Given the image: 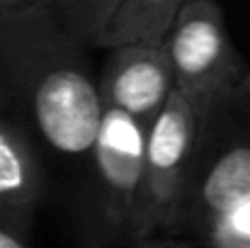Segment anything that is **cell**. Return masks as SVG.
<instances>
[{
	"label": "cell",
	"mask_w": 250,
	"mask_h": 248,
	"mask_svg": "<svg viewBox=\"0 0 250 248\" xmlns=\"http://www.w3.org/2000/svg\"><path fill=\"white\" fill-rule=\"evenodd\" d=\"M146 127L131 114L104 107L87 170V239L97 248L126 246L141 239L146 182Z\"/></svg>",
	"instance_id": "7a4b0ae2"
},
{
	"label": "cell",
	"mask_w": 250,
	"mask_h": 248,
	"mask_svg": "<svg viewBox=\"0 0 250 248\" xmlns=\"http://www.w3.org/2000/svg\"><path fill=\"white\" fill-rule=\"evenodd\" d=\"M194 0H119L100 39V49L122 44H166L180 12Z\"/></svg>",
	"instance_id": "52a82bcc"
},
{
	"label": "cell",
	"mask_w": 250,
	"mask_h": 248,
	"mask_svg": "<svg viewBox=\"0 0 250 248\" xmlns=\"http://www.w3.org/2000/svg\"><path fill=\"white\" fill-rule=\"evenodd\" d=\"M119 0H49L59 20L87 46L100 49L102 32Z\"/></svg>",
	"instance_id": "9c48e42d"
},
{
	"label": "cell",
	"mask_w": 250,
	"mask_h": 248,
	"mask_svg": "<svg viewBox=\"0 0 250 248\" xmlns=\"http://www.w3.org/2000/svg\"><path fill=\"white\" fill-rule=\"evenodd\" d=\"M87 46L46 2L0 15V90L42 151L87 165L104 117Z\"/></svg>",
	"instance_id": "6da1fadb"
},
{
	"label": "cell",
	"mask_w": 250,
	"mask_h": 248,
	"mask_svg": "<svg viewBox=\"0 0 250 248\" xmlns=\"http://www.w3.org/2000/svg\"><path fill=\"white\" fill-rule=\"evenodd\" d=\"M241 248H250V246H241Z\"/></svg>",
	"instance_id": "5bb4252c"
},
{
	"label": "cell",
	"mask_w": 250,
	"mask_h": 248,
	"mask_svg": "<svg viewBox=\"0 0 250 248\" xmlns=\"http://www.w3.org/2000/svg\"><path fill=\"white\" fill-rule=\"evenodd\" d=\"M163 46L175 68L177 90L207 114L246 78V64L229 37L224 10L216 0L189 2Z\"/></svg>",
	"instance_id": "277c9868"
},
{
	"label": "cell",
	"mask_w": 250,
	"mask_h": 248,
	"mask_svg": "<svg viewBox=\"0 0 250 248\" xmlns=\"http://www.w3.org/2000/svg\"><path fill=\"white\" fill-rule=\"evenodd\" d=\"M42 195V149L0 90V222L20 234H29Z\"/></svg>",
	"instance_id": "8992f818"
},
{
	"label": "cell",
	"mask_w": 250,
	"mask_h": 248,
	"mask_svg": "<svg viewBox=\"0 0 250 248\" xmlns=\"http://www.w3.org/2000/svg\"><path fill=\"white\" fill-rule=\"evenodd\" d=\"M175 88V68L163 44H122L107 49V61L100 71L104 107L122 110L148 129Z\"/></svg>",
	"instance_id": "5b68a950"
},
{
	"label": "cell",
	"mask_w": 250,
	"mask_h": 248,
	"mask_svg": "<svg viewBox=\"0 0 250 248\" xmlns=\"http://www.w3.org/2000/svg\"><path fill=\"white\" fill-rule=\"evenodd\" d=\"M0 248H29L27 236L0 222Z\"/></svg>",
	"instance_id": "8fae6325"
},
{
	"label": "cell",
	"mask_w": 250,
	"mask_h": 248,
	"mask_svg": "<svg viewBox=\"0 0 250 248\" xmlns=\"http://www.w3.org/2000/svg\"><path fill=\"white\" fill-rule=\"evenodd\" d=\"M122 248H192L189 244H182V241H175L170 236H146V239H139V241H131Z\"/></svg>",
	"instance_id": "30bf717a"
},
{
	"label": "cell",
	"mask_w": 250,
	"mask_h": 248,
	"mask_svg": "<svg viewBox=\"0 0 250 248\" xmlns=\"http://www.w3.org/2000/svg\"><path fill=\"white\" fill-rule=\"evenodd\" d=\"M10 7H20V5H32V2H49V0H7Z\"/></svg>",
	"instance_id": "7c38bea8"
},
{
	"label": "cell",
	"mask_w": 250,
	"mask_h": 248,
	"mask_svg": "<svg viewBox=\"0 0 250 248\" xmlns=\"http://www.w3.org/2000/svg\"><path fill=\"white\" fill-rule=\"evenodd\" d=\"M250 197V146L226 151L209 168L197 192V219L202 229L229 214Z\"/></svg>",
	"instance_id": "ba28073f"
},
{
	"label": "cell",
	"mask_w": 250,
	"mask_h": 248,
	"mask_svg": "<svg viewBox=\"0 0 250 248\" xmlns=\"http://www.w3.org/2000/svg\"><path fill=\"white\" fill-rule=\"evenodd\" d=\"M5 10H10V2H7V0H0V15H2Z\"/></svg>",
	"instance_id": "4fadbf2b"
},
{
	"label": "cell",
	"mask_w": 250,
	"mask_h": 248,
	"mask_svg": "<svg viewBox=\"0 0 250 248\" xmlns=\"http://www.w3.org/2000/svg\"><path fill=\"white\" fill-rule=\"evenodd\" d=\"M204 117L207 112L175 88L148 127L141 239L177 231L189 200L192 156Z\"/></svg>",
	"instance_id": "3957f363"
}]
</instances>
